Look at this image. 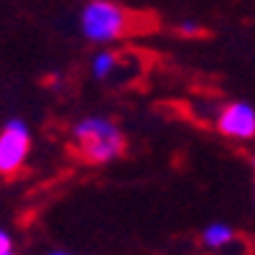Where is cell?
<instances>
[{
	"mask_svg": "<svg viewBox=\"0 0 255 255\" xmlns=\"http://www.w3.org/2000/svg\"><path fill=\"white\" fill-rule=\"evenodd\" d=\"M72 145L84 163H110L125 151L123 130L110 118H84L72 128Z\"/></svg>",
	"mask_w": 255,
	"mask_h": 255,
	"instance_id": "obj_1",
	"label": "cell"
},
{
	"mask_svg": "<svg viewBox=\"0 0 255 255\" xmlns=\"http://www.w3.org/2000/svg\"><path fill=\"white\" fill-rule=\"evenodd\" d=\"M133 18L135 15L130 10L118 5V3H110V0H92V3H87L82 8L79 28L90 41H95V44H110V41H118V38L130 33Z\"/></svg>",
	"mask_w": 255,
	"mask_h": 255,
	"instance_id": "obj_2",
	"label": "cell"
},
{
	"mask_svg": "<svg viewBox=\"0 0 255 255\" xmlns=\"http://www.w3.org/2000/svg\"><path fill=\"white\" fill-rule=\"evenodd\" d=\"M31 151V133L23 120H8L0 133V176H13L23 168Z\"/></svg>",
	"mask_w": 255,
	"mask_h": 255,
	"instance_id": "obj_3",
	"label": "cell"
},
{
	"mask_svg": "<svg viewBox=\"0 0 255 255\" xmlns=\"http://www.w3.org/2000/svg\"><path fill=\"white\" fill-rule=\"evenodd\" d=\"M220 133L235 140H250L255 138V110L245 102H232L217 118Z\"/></svg>",
	"mask_w": 255,
	"mask_h": 255,
	"instance_id": "obj_4",
	"label": "cell"
},
{
	"mask_svg": "<svg viewBox=\"0 0 255 255\" xmlns=\"http://www.w3.org/2000/svg\"><path fill=\"white\" fill-rule=\"evenodd\" d=\"M232 238H235V232H232L227 225H209L204 232H202V240L207 248H225Z\"/></svg>",
	"mask_w": 255,
	"mask_h": 255,
	"instance_id": "obj_5",
	"label": "cell"
},
{
	"mask_svg": "<svg viewBox=\"0 0 255 255\" xmlns=\"http://www.w3.org/2000/svg\"><path fill=\"white\" fill-rule=\"evenodd\" d=\"M115 67H118V54H113V51H100V54L95 56V61H92V74H95L97 79H105Z\"/></svg>",
	"mask_w": 255,
	"mask_h": 255,
	"instance_id": "obj_6",
	"label": "cell"
},
{
	"mask_svg": "<svg viewBox=\"0 0 255 255\" xmlns=\"http://www.w3.org/2000/svg\"><path fill=\"white\" fill-rule=\"evenodd\" d=\"M179 33L181 36H189V38H194V36H202V28L197 23H191V20H184V23L179 26Z\"/></svg>",
	"mask_w": 255,
	"mask_h": 255,
	"instance_id": "obj_7",
	"label": "cell"
},
{
	"mask_svg": "<svg viewBox=\"0 0 255 255\" xmlns=\"http://www.w3.org/2000/svg\"><path fill=\"white\" fill-rule=\"evenodd\" d=\"M8 253H13V240L5 230H0V255H8Z\"/></svg>",
	"mask_w": 255,
	"mask_h": 255,
	"instance_id": "obj_8",
	"label": "cell"
},
{
	"mask_svg": "<svg viewBox=\"0 0 255 255\" xmlns=\"http://www.w3.org/2000/svg\"><path fill=\"white\" fill-rule=\"evenodd\" d=\"M49 255H69V253H61V250H59V253H49Z\"/></svg>",
	"mask_w": 255,
	"mask_h": 255,
	"instance_id": "obj_9",
	"label": "cell"
},
{
	"mask_svg": "<svg viewBox=\"0 0 255 255\" xmlns=\"http://www.w3.org/2000/svg\"><path fill=\"white\" fill-rule=\"evenodd\" d=\"M253 168H255V158H253Z\"/></svg>",
	"mask_w": 255,
	"mask_h": 255,
	"instance_id": "obj_10",
	"label": "cell"
},
{
	"mask_svg": "<svg viewBox=\"0 0 255 255\" xmlns=\"http://www.w3.org/2000/svg\"><path fill=\"white\" fill-rule=\"evenodd\" d=\"M8 255H15V253H8Z\"/></svg>",
	"mask_w": 255,
	"mask_h": 255,
	"instance_id": "obj_11",
	"label": "cell"
}]
</instances>
